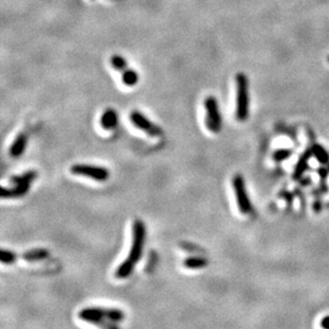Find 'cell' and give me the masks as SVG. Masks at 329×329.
Returning a JSON list of instances; mask_svg holds the SVG:
<instances>
[{"mask_svg": "<svg viewBox=\"0 0 329 329\" xmlns=\"http://www.w3.org/2000/svg\"><path fill=\"white\" fill-rule=\"evenodd\" d=\"M146 240V227L141 219H136L132 224V239L128 257L121 262L115 271V277L118 279H126L132 275L136 265L143 256L144 245Z\"/></svg>", "mask_w": 329, "mask_h": 329, "instance_id": "obj_1", "label": "cell"}, {"mask_svg": "<svg viewBox=\"0 0 329 329\" xmlns=\"http://www.w3.org/2000/svg\"><path fill=\"white\" fill-rule=\"evenodd\" d=\"M78 318L83 322L92 323L96 325L107 326L106 323H119L124 321L125 312L118 308L106 307H88L83 308L78 313Z\"/></svg>", "mask_w": 329, "mask_h": 329, "instance_id": "obj_2", "label": "cell"}, {"mask_svg": "<svg viewBox=\"0 0 329 329\" xmlns=\"http://www.w3.org/2000/svg\"><path fill=\"white\" fill-rule=\"evenodd\" d=\"M236 99H235V118L239 121H245L249 117V82L244 72H237L235 76Z\"/></svg>", "mask_w": 329, "mask_h": 329, "instance_id": "obj_3", "label": "cell"}, {"mask_svg": "<svg viewBox=\"0 0 329 329\" xmlns=\"http://www.w3.org/2000/svg\"><path fill=\"white\" fill-rule=\"evenodd\" d=\"M204 107L206 110V128L212 133H218L222 129L223 118L219 112L217 99L214 96H208L204 101Z\"/></svg>", "mask_w": 329, "mask_h": 329, "instance_id": "obj_4", "label": "cell"}, {"mask_svg": "<svg viewBox=\"0 0 329 329\" xmlns=\"http://www.w3.org/2000/svg\"><path fill=\"white\" fill-rule=\"evenodd\" d=\"M233 188L237 208H239L240 212L242 214H251L253 212V204L248 196L245 180L242 175H235V177L233 178Z\"/></svg>", "mask_w": 329, "mask_h": 329, "instance_id": "obj_5", "label": "cell"}, {"mask_svg": "<svg viewBox=\"0 0 329 329\" xmlns=\"http://www.w3.org/2000/svg\"><path fill=\"white\" fill-rule=\"evenodd\" d=\"M70 173L98 182H105L110 178V172L108 168L105 166L92 165V164H74L70 167Z\"/></svg>", "mask_w": 329, "mask_h": 329, "instance_id": "obj_6", "label": "cell"}, {"mask_svg": "<svg viewBox=\"0 0 329 329\" xmlns=\"http://www.w3.org/2000/svg\"><path fill=\"white\" fill-rule=\"evenodd\" d=\"M130 120L133 126L147 133L150 137H160L163 135V130L159 126L152 123L149 118H146L142 112L138 111V110H135L130 113Z\"/></svg>", "mask_w": 329, "mask_h": 329, "instance_id": "obj_7", "label": "cell"}, {"mask_svg": "<svg viewBox=\"0 0 329 329\" xmlns=\"http://www.w3.org/2000/svg\"><path fill=\"white\" fill-rule=\"evenodd\" d=\"M30 190V184L25 185H14L13 188H1L0 196L2 199L5 198H20L25 196Z\"/></svg>", "mask_w": 329, "mask_h": 329, "instance_id": "obj_8", "label": "cell"}, {"mask_svg": "<svg viewBox=\"0 0 329 329\" xmlns=\"http://www.w3.org/2000/svg\"><path fill=\"white\" fill-rule=\"evenodd\" d=\"M100 126L105 130H113L118 125V115L114 109L109 108L103 111L100 117Z\"/></svg>", "mask_w": 329, "mask_h": 329, "instance_id": "obj_9", "label": "cell"}, {"mask_svg": "<svg viewBox=\"0 0 329 329\" xmlns=\"http://www.w3.org/2000/svg\"><path fill=\"white\" fill-rule=\"evenodd\" d=\"M27 147V136L25 133H20L9 148V154L12 158L21 157L25 152Z\"/></svg>", "mask_w": 329, "mask_h": 329, "instance_id": "obj_10", "label": "cell"}, {"mask_svg": "<svg viewBox=\"0 0 329 329\" xmlns=\"http://www.w3.org/2000/svg\"><path fill=\"white\" fill-rule=\"evenodd\" d=\"M311 156H312V150L306 149L304 154L301 156L300 159H298L296 165H295V168H294V172H293L294 180H298L302 178V176L308 168V163H309V160H310V158H311Z\"/></svg>", "mask_w": 329, "mask_h": 329, "instance_id": "obj_11", "label": "cell"}, {"mask_svg": "<svg viewBox=\"0 0 329 329\" xmlns=\"http://www.w3.org/2000/svg\"><path fill=\"white\" fill-rule=\"evenodd\" d=\"M50 256V253L48 249L43 248V247H38V248H32L29 249L27 252H24L21 257L29 262L32 261H40V260H45Z\"/></svg>", "mask_w": 329, "mask_h": 329, "instance_id": "obj_12", "label": "cell"}, {"mask_svg": "<svg viewBox=\"0 0 329 329\" xmlns=\"http://www.w3.org/2000/svg\"><path fill=\"white\" fill-rule=\"evenodd\" d=\"M38 177V172L36 170H27V172L23 173L21 175H14L11 177L10 182L12 185H25L31 184Z\"/></svg>", "mask_w": 329, "mask_h": 329, "instance_id": "obj_13", "label": "cell"}, {"mask_svg": "<svg viewBox=\"0 0 329 329\" xmlns=\"http://www.w3.org/2000/svg\"><path fill=\"white\" fill-rule=\"evenodd\" d=\"M207 265H208V259L200 256H192V257L186 258L184 261V266L190 270L204 269Z\"/></svg>", "mask_w": 329, "mask_h": 329, "instance_id": "obj_14", "label": "cell"}, {"mask_svg": "<svg viewBox=\"0 0 329 329\" xmlns=\"http://www.w3.org/2000/svg\"><path fill=\"white\" fill-rule=\"evenodd\" d=\"M121 81H123L126 87H135L139 82L138 71L128 68L121 72Z\"/></svg>", "mask_w": 329, "mask_h": 329, "instance_id": "obj_15", "label": "cell"}, {"mask_svg": "<svg viewBox=\"0 0 329 329\" xmlns=\"http://www.w3.org/2000/svg\"><path fill=\"white\" fill-rule=\"evenodd\" d=\"M312 155L316 158L321 164H327L329 162V154L327 150L320 144H314L312 146Z\"/></svg>", "mask_w": 329, "mask_h": 329, "instance_id": "obj_16", "label": "cell"}, {"mask_svg": "<svg viewBox=\"0 0 329 329\" xmlns=\"http://www.w3.org/2000/svg\"><path fill=\"white\" fill-rule=\"evenodd\" d=\"M110 64H111V66L115 70H118L119 72H123L125 70L129 68L127 61L123 56H120V54H113V56L110 58Z\"/></svg>", "mask_w": 329, "mask_h": 329, "instance_id": "obj_17", "label": "cell"}, {"mask_svg": "<svg viewBox=\"0 0 329 329\" xmlns=\"http://www.w3.org/2000/svg\"><path fill=\"white\" fill-rule=\"evenodd\" d=\"M292 154H293V151H292V149H289V148H279V149L274 151V154L272 155V158H273L274 161L280 163V162H283V161H285L287 159H289V158L292 156Z\"/></svg>", "mask_w": 329, "mask_h": 329, "instance_id": "obj_18", "label": "cell"}, {"mask_svg": "<svg viewBox=\"0 0 329 329\" xmlns=\"http://www.w3.org/2000/svg\"><path fill=\"white\" fill-rule=\"evenodd\" d=\"M16 260L17 255L14 252L8 251V249H1V252H0V261H1V263L10 265L15 263Z\"/></svg>", "mask_w": 329, "mask_h": 329, "instance_id": "obj_19", "label": "cell"}, {"mask_svg": "<svg viewBox=\"0 0 329 329\" xmlns=\"http://www.w3.org/2000/svg\"><path fill=\"white\" fill-rule=\"evenodd\" d=\"M319 175H320V190L322 193H327L328 192V187H327V178H328V170L325 167H321L319 169Z\"/></svg>", "mask_w": 329, "mask_h": 329, "instance_id": "obj_20", "label": "cell"}, {"mask_svg": "<svg viewBox=\"0 0 329 329\" xmlns=\"http://www.w3.org/2000/svg\"><path fill=\"white\" fill-rule=\"evenodd\" d=\"M321 326L323 328H326L329 329V315L325 316V318H323L321 321Z\"/></svg>", "mask_w": 329, "mask_h": 329, "instance_id": "obj_21", "label": "cell"}, {"mask_svg": "<svg viewBox=\"0 0 329 329\" xmlns=\"http://www.w3.org/2000/svg\"><path fill=\"white\" fill-rule=\"evenodd\" d=\"M314 211L315 212H320L321 211V208H322V206H321V203H320V200H316V202L314 203Z\"/></svg>", "mask_w": 329, "mask_h": 329, "instance_id": "obj_22", "label": "cell"}, {"mask_svg": "<svg viewBox=\"0 0 329 329\" xmlns=\"http://www.w3.org/2000/svg\"><path fill=\"white\" fill-rule=\"evenodd\" d=\"M327 60H328V62H329V56H328V58H327Z\"/></svg>", "mask_w": 329, "mask_h": 329, "instance_id": "obj_23", "label": "cell"}]
</instances>
